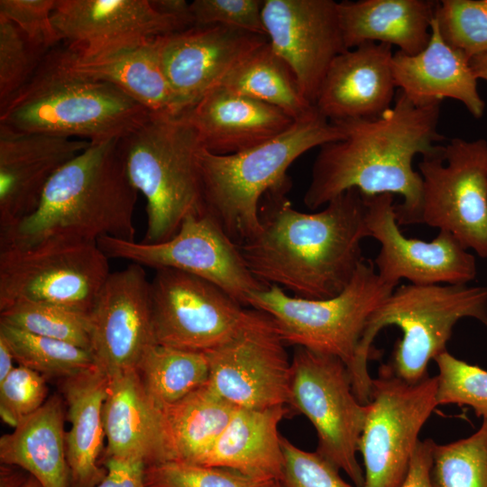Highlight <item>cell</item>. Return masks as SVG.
I'll return each instance as SVG.
<instances>
[{"label": "cell", "mask_w": 487, "mask_h": 487, "mask_svg": "<svg viewBox=\"0 0 487 487\" xmlns=\"http://www.w3.org/2000/svg\"><path fill=\"white\" fill-rule=\"evenodd\" d=\"M289 189L267 192L260 203L261 229L239 245L251 272L294 297L326 299L341 293L364 260L370 237L366 196L352 188L317 213L296 210Z\"/></svg>", "instance_id": "1"}, {"label": "cell", "mask_w": 487, "mask_h": 487, "mask_svg": "<svg viewBox=\"0 0 487 487\" xmlns=\"http://www.w3.org/2000/svg\"><path fill=\"white\" fill-rule=\"evenodd\" d=\"M440 106L417 105L398 90L394 104L379 116L332 122L345 137L320 146L305 205L317 209L352 188L367 197L397 194L402 198L394 205L398 225L417 224L422 178L412 162L445 139L437 130Z\"/></svg>", "instance_id": "2"}, {"label": "cell", "mask_w": 487, "mask_h": 487, "mask_svg": "<svg viewBox=\"0 0 487 487\" xmlns=\"http://www.w3.org/2000/svg\"><path fill=\"white\" fill-rule=\"evenodd\" d=\"M119 140L91 143L47 184L33 212L0 231V249L49 239L134 241L137 190L130 182Z\"/></svg>", "instance_id": "3"}, {"label": "cell", "mask_w": 487, "mask_h": 487, "mask_svg": "<svg viewBox=\"0 0 487 487\" xmlns=\"http://www.w3.org/2000/svg\"><path fill=\"white\" fill-rule=\"evenodd\" d=\"M152 115L115 86L69 71L51 50L0 106V124L98 143L123 139Z\"/></svg>", "instance_id": "4"}, {"label": "cell", "mask_w": 487, "mask_h": 487, "mask_svg": "<svg viewBox=\"0 0 487 487\" xmlns=\"http://www.w3.org/2000/svg\"><path fill=\"white\" fill-rule=\"evenodd\" d=\"M345 137V130L318 112L284 133L227 155L199 152L205 209L238 245L261 229L260 203L271 190L288 188L289 167L306 152Z\"/></svg>", "instance_id": "5"}, {"label": "cell", "mask_w": 487, "mask_h": 487, "mask_svg": "<svg viewBox=\"0 0 487 487\" xmlns=\"http://www.w3.org/2000/svg\"><path fill=\"white\" fill-rule=\"evenodd\" d=\"M472 317L487 328V286L408 284L396 288L372 313L359 343L354 378L367 384L368 362L380 352L372 346L388 326L401 331L387 364L399 378L417 383L427 375L430 360L446 351L454 326Z\"/></svg>", "instance_id": "6"}, {"label": "cell", "mask_w": 487, "mask_h": 487, "mask_svg": "<svg viewBox=\"0 0 487 487\" xmlns=\"http://www.w3.org/2000/svg\"><path fill=\"white\" fill-rule=\"evenodd\" d=\"M118 146L130 182L146 200L142 242L169 240L187 216L205 210L198 161L203 146L182 114H152Z\"/></svg>", "instance_id": "7"}, {"label": "cell", "mask_w": 487, "mask_h": 487, "mask_svg": "<svg viewBox=\"0 0 487 487\" xmlns=\"http://www.w3.org/2000/svg\"><path fill=\"white\" fill-rule=\"evenodd\" d=\"M395 289L383 282L374 264L363 260L346 288L326 299H305L276 285L251 293L247 306L268 314L285 345L339 358L351 381L367 320Z\"/></svg>", "instance_id": "8"}, {"label": "cell", "mask_w": 487, "mask_h": 487, "mask_svg": "<svg viewBox=\"0 0 487 487\" xmlns=\"http://www.w3.org/2000/svg\"><path fill=\"white\" fill-rule=\"evenodd\" d=\"M110 273L96 242L49 239L0 249V311L35 301L90 314Z\"/></svg>", "instance_id": "9"}, {"label": "cell", "mask_w": 487, "mask_h": 487, "mask_svg": "<svg viewBox=\"0 0 487 487\" xmlns=\"http://www.w3.org/2000/svg\"><path fill=\"white\" fill-rule=\"evenodd\" d=\"M417 224L451 234L487 258V141L451 139L422 156Z\"/></svg>", "instance_id": "10"}, {"label": "cell", "mask_w": 487, "mask_h": 487, "mask_svg": "<svg viewBox=\"0 0 487 487\" xmlns=\"http://www.w3.org/2000/svg\"><path fill=\"white\" fill-rule=\"evenodd\" d=\"M291 372L289 406L315 427L317 452L363 487L364 473L356 454L369 405L356 398L346 365L337 357L297 346Z\"/></svg>", "instance_id": "11"}, {"label": "cell", "mask_w": 487, "mask_h": 487, "mask_svg": "<svg viewBox=\"0 0 487 487\" xmlns=\"http://www.w3.org/2000/svg\"><path fill=\"white\" fill-rule=\"evenodd\" d=\"M436 377L409 383L388 364L372 379L371 400L358 444L364 465L363 487H400L419 432L438 405Z\"/></svg>", "instance_id": "12"}, {"label": "cell", "mask_w": 487, "mask_h": 487, "mask_svg": "<svg viewBox=\"0 0 487 487\" xmlns=\"http://www.w3.org/2000/svg\"><path fill=\"white\" fill-rule=\"evenodd\" d=\"M98 246L108 258L153 269L179 270L218 286L243 306L247 298L269 286L249 270L236 244L205 209L190 214L170 239L158 244L102 237Z\"/></svg>", "instance_id": "13"}, {"label": "cell", "mask_w": 487, "mask_h": 487, "mask_svg": "<svg viewBox=\"0 0 487 487\" xmlns=\"http://www.w3.org/2000/svg\"><path fill=\"white\" fill-rule=\"evenodd\" d=\"M155 271L150 304L156 344L207 353L234 337L251 316L252 308L208 280L171 268Z\"/></svg>", "instance_id": "14"}, {"label": "cell", "mask_w": 487, "mask_h": 487, "mask_svg": "<svg viewBox=\"0 0 487 487\" xmlns=\"http://www.w3.org/2000/svg\"><path fill=\"white\" fill-rule=\"evenodd\" d=\"M271 317L252 308L246 324L230 341L207 354L206 385L237 409L289 405L291 363Z\"/></svg>", "instance_id": "15"}, {"label": "cell", "mask_w": 487, "mask_h": 487, "mask_svg": "<svg viewBox=\"0 0 487 487\" xmlns=\"http://www.w3.org/2000/svg\"><path fill=\"white\" fill-rule=\"evenodd\" d=\"M366 225L380 244L373 264L380 279L396 289L413 285L468 284L477 275L475 256L451 234L439 231L429 242L406 237L395 217L394 195L366 196Z\"/></svg>", "instance_id": "16"}, {"label": "cell", "mask_w": 487, "mask_h": 487, "mask_svg": "<svg viewBox=\"0 0 487 487\" xmlns=\"http://www.w3.org/2000/svg\"><path fill=\"white\" fill-rule=\"evenodd\" d=\"M51 18L64 45L83 59L113 56L188 28L151 0H57Z\"/></svg>", "instance_id": "17"}, {"label": "cell", "mask_w": 487, "mask_h": 487, "mask_svg": "<svg viewBox=\"0 0 487 487\" xmlns=\"http://www.w3.org/2000/svg\"><path fill=\"white\" fill-rule=\"evenodd\" d=\"M262 18L271 49L289 67L303 95L315 106L329 66L347 50L337 2L264 0Z\"/></svg>", "instance_id": "18"}, {"label": "cell", "mask_w": 487, "mask_h": 487, "mask_svg": "<svg viewBox=\"0 0 487 487\" xmlns=\"http://www.w3.org/2000/svg\"><path fill=\"white\" fill-rule=\"evenodd\" d=\"M91 348L96 366L108 377L136 369L154 344L150 281L133 263L111 272L89 314Z\"/></svg>", "instance_id": "19"}, {"label": "cell", "mask_w": 487, "mask_h": 487, "mask_svg": "<svg viewBox=\"0 0 487 487\" xmlns=\"http://www.w3.org/2000/svg\"><path fill=\"white\" fill-rule=\"evenodd\" d=\"M266 42L235 28L194 25L158 38L160 63L187 110Z\"/></svg>", "instance_id": "20"}, {"label": "cell", "mask_w": 487, "mask_h": 487, "mask_svg": "<svg viewBox=\"0 0 487 487\" xmlns=\"http://www.w3.org/2000/svg\"><path fill=\"white\" fill-rule=\"evenodd\" d=\"M90 144L0 124V231L33 212L51 178Z\"/></svg>", "instance_id": "21"}, {"label": "cell", "mask_w": 487, "mask_h": 487, "mask_svg": "<svg viewBox=\"0 0 487 487\" xmlns=\"http://www.w3.org/2000/svg\"><path fill=\"white\" fill-rule=\"evenodd\" d=\"M392 46L365 42L332 61L315 107L330 122L379 116L395 99Z\"/></svg>", "instance_id": "22"}, {"label": "cell", "mask_w": 487, "mask_h": 487, "mask_svg": "<svg viewBox=\"0 0 487 487\" xmlns=\"http://www.w3.org/2000/svg\"><path fill=\"white\" fill-rule=\"evenodd\" d=\"M205 150L216 155L240 152L265 142L296 121L277 107L216 87L181 113Z\"/></svg>", "instance_id": "23"}, {"label": "cell", "mask_w": 487, "mask_h": 487, "mask_svg": "<svg viewBox=\"0 0 487 487\" xmlns=\"http://www.w3.org/2000/svg\"><path fill=\"white\" fill-rule=\"evenodd\" d=\"M109 378L103 409L106 457L134 458L151 465L171 460L162 410L135 369Z\"/></svg>", "instance_id": "24"}, {"label": "cell", "mask_w": 487, "mask_h": 487, "mask_svg": "<svg viewBox=\"0 0 487 487\" xmlns=\"http://www.w3.org/2000/svg\"><path fill=\"white\" fill-rule=\"evenodd\" d=\"M392 70L398 90L417 105L451 98L461 102L476 119L484 114L485 102L470 60L444 41L435 17L427 45L414 55L396 51Z\"/></svg>", "instance_id": "25"}, {"label": "cell", "mask_w": 487, "mask_h": 487, "mask_svg": "<svg viewBox=\"0 0 487 487\" xmlns=\"http://www.w3.org/2000/svg\"><path fill=\"white\" fill-rule=\"evenodd\" d=\"M158 38L137 49L100 59L80 58L65 45L53 51L69 71L115 86L152 114L178 115L186 107L163 74Z\"/></svg>", "instance_id": "26"}, {"label": "cell", "mask_w": 487, "mask_h": 487, "mask_svg": "<svg viewBox=\"0 0 487 487\" xmlns=\"http://www.w3.org/2000/svg\"><path fill=\"white\" fill-rule=\"evenodd\" d=\"M286 407L236 409L225 430L198 464L235 470L257 483L280 481L283 453L279 424Z\"/></svg>", "instance_id": "27"}, {"label": "cell", "mask_w": 487, "mask_h": 487, "mask_svg": "<svg viewBox=\"0 0 487 487\" xmlns=\"http://www.w3.org/2000/svg\"><path fill=\"white\" fill-rule=\"evenodd\" d=\"M437 1L359 0L337 3L345 46L354 49L365 42L386 43L414 55L431 36Z\"/></svg>", "instance_id": "28"}, {"label": "cell", "mask_w": 487, "mask_h": 487, "mask_svg": "<svg viewBox=\"0 0 487 487\" xmlns=\"http://www.w3.org/2000/svg\"><path fill=\"white\" fill-rule=\"evenodd\" d=\"M109 378L97 367L63 380L70 428L66 432L67 459L73 487H95L106 474L98 465L106 438L103 409Z\"/></svg>", "instance_id": "29"}, {"label": "cell", "mask_w": 487, "mask_h": 487, "mask_svg": "<svg viewBox=\"0 0 487 487\" xmlns=\"http://www.w3.org/2000/svg\"><path fill=\"white\" fill-rule=\"evenodd\" d=\"M64 419L62 400L57 395L47 399L1 436V463L27 471L42 487H69Z\"/></svg>", "instance_id": "30"}, {"label": "cell", "mask_w": 487, "mask_h": 487, "mask_svg": "<svg viewBox=\"0 0 487 487\" xmlns=\"http://www.w3.org/2000/svg\"><path fill=\"white\" fill-rule=\"evenodd\" d=\"M216 87L277 107L294 121L317 114L303 95L295 75L273 51L269 41L225 76Z\"/></svg>", "instance_id": "31"}, {"label": "cell", "mask_w": 487, "mask_h": 487, "mask_svg": "<svg viewBox=\"0 0 487 487\" xmlns=\"http://www.w3.org/2000/svg\"><path fill=\"white\" fill-rule=\"evenodd\" d=\"M236 409L206 384L161 408L170 461L198 463L225 430Z\"/></svg>", "instance_id": "32"}, {"label": "cell", "mask_w": 487, "mask_h": 487, "mask_svg": "<svg viewBox=\"0 0 487 487\" xmlns=\"http://www.w3.org/2000/svg\"><path fill=\"white\" fill-rule=\"evenodd\" d=\"M135 370L151 399L161 409L204 386L209 362L206 353L154 343L146 348Z\"/></svg>", "instance_id": "33"}, {"label": "cell", "mask_w": 487, "mask_h": 487, "mask_svg": "<svg viewBox=\"0 0 487 487\" xmlns=\"http://www.w3.org/2000/svg\"><path fill=\"white\" fill-rule=\"evenodd\" d=\"M0 335L14 360L45 378L67 379L96 369L91 352L57 339L34 335L0 322Z\"/></svg>", "instance_id": "34"}, {"label": "cell", "mask_w": 487, "mask_h": 487, "mask_svg": "<svg viewBox=\"0 0 487 487\" xmlns=\"http://www.w3.org/2000/svg\"><path fill=\"white\" fill-rule=\"evenodd\" d=\"M0 322L90 352L89 314L51 303L21 301L1 310Z\"/></svg>", "instance_id": "35"}, {"label": "cell", "mask_w": 487, "mask_h": 487, "mask_svg": "<svg viewBox=\"0 0 487 487\" xmlns=\"http://www.w3.org/2000/svg\"><path fill=\"white\" fill-rule=\"evenodd\" d=\"M432 479L436 487H487V417L465 438L435 443Z\"/></svg>", "instance_id": "36"}, {"label": "cell", "mask_w": 487, "mask_h": 487, "mask_svg": "<svg viewBox=\"0 0 487 487\" xmlns=\"http://www.w3.org/2000/svg\"><path fill=\"white\" fill-rule=\"evenodd\" d=\"M435 19L444 41L469 60L487 51V0L437 1Z\"/></svg>", "instance_id": "37"}, {"label": "cell", "mask_w": 487, "mask_h": 487, "mask_svg": "<svg viewBox=\"0 0 487 487\" xmlns=\"http://www.w3.org/2000/svg\"><path fill=\"white\" fill-rule=\"evenodd\" d=\"M434 360L438 369L436 376L438 405L468 406L478 418L487 417V371L447 351Z\"/></svg>", "instance_id": "38"}, {"label": "cell", "mask_w": 487, "mask_h": 487, "mask_svg": "<svg viewBox=\"0 0 487 487\" xmlns=\"http://www.w3.org/2000/svg\"><path fill=\"white\" fill-rule=\"evenodd\" d=\"M45 55L0 14V106L30 80Z\"/></svg>", "instance_id": "39"}, {"label": "cell", "mask_w": 487, "mask_h": 487, "mask_svg": "<svg viewBox=\"0 0 487 487\" xmlns=\"http://www.w3.org/2000/svg\"><path fill=\"white\" fill-rule=\"evenodd\" d=\"M144 478L149 487H257L261 484L233 469L175 460L145 466Z\"/></svg>", "instance_id": "40"}, {"label": "cell", "mask_w": 487, "mask_h": 487, "mask_svg": "<svg viewBox=\"0 0 487 487\" xmlns=\"http://www.w3.org/2000/svg\"><path fill=\"white\" fill-rule=\"evenodd\" d=\"M46 379L28 367H14L0 382L3 420L14 427L22 419L38 410L47 400Z\"/></svg>", "instance_id": "41"}, {"label": "cell", "mask_w": 487, "mask_h": 487, "mask_svg": "<svg viewBox=\"0 0 487 487\" xmlns=\"http://www.w3.org/2000/svg\"><path fill=\"white\" fill-rule=\"evenodd\" d=\"M283 468L280 479L281 487H353L345 482L339 470L316 452L297 447L284 436L280 437Z\"/></svg>", "instance_id": "42"}, {"label": "cell", "mask_w": 487, "mask_h": 487, "mask_svg": "<svg viewBox=\"0 0 487 487\" xmlns=\"http://www.w3.org/2000/svg\"><path fill=\"white\" fill-rule=\"evenodd\" d=\"M57 0H0V14L16 24L29 42L47 54L62 41L52 22Z\"/></svg>", "instance_id": "43"}, {"label": "cell", "mask_w": 487, "mask_h": 487, "mask_svg": "<svg viewBox=\"0 0 487 487\" xmlns=\"http://www.w3.org/2000/svg\"><path fill=\"white\" fill-rule=\"evenodd\" d=\"M262 0H195L194 25H223L267 37L262 18Z\"/></svg>", "instance_id": "44"}, {"label": "cell", "mask_w": 487, "mask_h": 487, "mask_svg": "<svg viewBox=\"0 0 487 487\" xmlns=\"http://www.w3.org/2000/svg\"><path fill=\"white\" fill-rule=\"evenodd\" d=\"M106 474L95 487H149L144 478L145 464L134 458L106 457Z\"/></svg>", "instance_id": "45"}, {"label": "cell", "mask_w": 487, "mask_h": 487, "mask_svg": "<svg viewBox=\"0 0 487 487\" xmlns=\"http://www.w3.org/2000/svg\"><path fill=\"white\" fill-rule=\"evenodd\" d=\"M434 446L432 439L418 442L400 487H436L432 479Z\"/></svg>", "instance_id": "46"}, {"label": "cell", "mask_w": 487, "mask_h": 487, "mask_svg": "<svg viewBox=\"0 0 487 487\" xmlns=\"http://www.w3.org/2000/svg\"><path fill=\"white\" fill-rule=\"evenodd\" d=\"M153 7L160 13L172 16L186 26H194L190 3L185 0H151Z\"/></svg>", "instance_id": "47"}, {"label": "cell", "mask_w": 487, "mask_h": 487, "mask_svg": "<svg viewBox=\"0 0 487 487\" xmlns=\"http://www.w3.org/2000/svg\"><path fill=\"white\" fill-rule=\"evenodd\" d=\"M13 465L4 464L0 470V487H24L27 478Z\"/></svg>", "instance_id": "48"}, {"label": "cell", "mask_w": 487, "mask_h": 487, "mask_svg": "<svg viewBox=\"0 0 487 487\" xmlns=\"http://www.w3.org/2000/svg\"><path fill=\"white\" fill-rule=\"evenodd\" d=\"M14 361L15 360L10 346L5 339L0 335V382L4 381L14 368Z\"/></svg>", "instance_id": "49"}, {"label": "cell", "mask_w": 487, "mask_h": 487, "mask_svg": "<svg viewBox=\"0 0 487 487\" xmlns=\"http://www.w3.org/2000/svg\"><path fill=\"white\" fill-rule=\"evenodd\" d=\"M470 65L478 79L487 81V51L473 57Z\"/></svg>", "instance_id": "50"}, {"label": "cell", "mask_w": 487, "mask_h": 487, "mask_svg": "<svg viewBox=\"0 0 487 487\" xmlns=\"http://www.w3.org/2000/svg\"><path fill=\"white\" fill-rule=\"evenodd\" d=\"M24 487H42V486L34 477L30 475L27 479V482Z\"/></svg>", "instance_id": "51"}, {"label": "cell", "mask_w": 487, "mask_h": 487, "mask_svg": "<svg viewBox=\"0 0 487 487\" xmlns=\"http://www.w3.org/2000/svg\"><path fill=\"white\" fill-rule=\"evenodd\" d=\"M257 487H281L279 481H271L259 484Z\"/></svg>", "instance_id": "52"}]
</instances>
